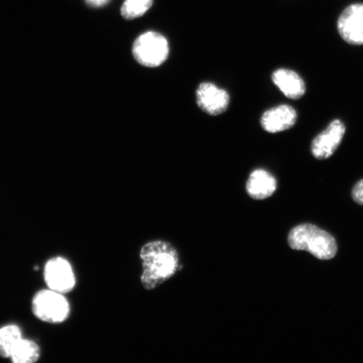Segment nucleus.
Instances as JSON below:
<instances>
[{"label": "nucleus", "mask_w": 363, "mask_h": 363, "mask_svg": "<svg viewBox=\"0 0 363 363\" xmlns=\"http://www.w3.org/2000/svg\"><path fill=\"white\" fill-rule=\"evenodd\" d=\"M143 272L140 276L143 286L152 290L174 277L179 269L178 251L163 240H154L144 245L140 253Z\"/></svg>", "instance_id": "obj_1"}, {"label": "nucleus", "mask_w": 363, "mask_h": 363, "mask_svg": "<svg viewBox=\"0 0 363 363\" xmlns=\"http://www.w3.org/2000/svg\"><path fill=\"white\" fill-rule=\"evenodd\" d=\"M288 242L292 249L307 251L320 260L333 259L337 252L333 235L311 224L294 227L289 234Z\"/></svg>", "instance_id": "obj_2"}, {"label": "nucleus", "mask_w": 363, "mask_h": 363, "mask_svg": "<svg viewBox=\"0 0 363 363\" xmlns=\"http://www.w3.org/2000/svg\"><path fill=\"white\" fill-rule=\"evenodd\" d=\"M31 308L40 320L50 324H60L70 315V305L65 294L52 289L40 290L35 294Z\"/></svg>", "instance_id": "obj_3"}, {"label": "nucleus", "mask_w": 363, "mask_h": 363, "mask_svg": "<svg viewBox=\"0 0 363 363\" xmlns=\"http://www.w3.org/2000/svg\"><path fill=\"white\" fill-rule=\"evenodd\" d=\"M133 53L140 65L156 67L162 65L169 57V43L161 34L148 31L135 40Z\"/></svg>", "instance_id": "obj_4"}, {"label": "nucleus", "mask_w": 363, "mask_h": 363, "mask_svg": "<svg viewBox=\"0 0 363 363\" xmlns=\"http://www.w3.org/2000/svg\"><path fill=\"white\" fill-rule=\"evenodd\" d=\"M44 280L49 289L66 294L72 291L76 285L74 269L65 258L56 257L45 263Z\"/></svg>", "instance_id": "obj_5"}, {"label": "nucleus", "mask_w": 363, "mask_h": 363, "mask_svg": "<svg viewBox=\"0 0 363 363\" xmlns=\"http://www.w3.org/2000/svg\"><path fill=\"white\" fill-rule=\"evenodd\" d=\"M337 28L345 42L354 45H363V4L347 7L339 17Z\"/></svg>", "instance_id": "obj_6"}, {"label": "nucleus", "mask_w": 363, "mask_h": 363, "mask_svg": "<svg viewBox=\"0 0 363 363\" xmlns=\"http://www.w3.org/2000/svg\"><path fill=\"white\" fill-rule=\"evenodd\" d=\"M346 127L342 121L335 120L323 133L318 135L311 144V152L318 160H325L333 156L342 143Z\"/></svg>", "instance_id": "obj_7"}, {"label": "nucleus", "mask_w": 363, "mask_h": 363, "mask_svg": "<svg viewBox=\"0 0 363 363\" xmlns=\"http://www.w3.org/2000/svg\"><path fill=\"white\" fill-rule=\"evenodd\" d=\"M196 99L199 107L211 116L221 115L228 108L230 103L228 93L211 83L199 86Z\"/></svg>", "instance_id": "obj_8"}, {"label": "nucleus", "mask_w": 363, "mask_h": 363, "mask_svg": "<svg viewBox=\"0 0 363 363\" xmlns=\"http://www.w3.org/2000/svg\"><path fill=\"white\" fill-rule=\"evenodd\" d=\"M297 112L289 106H279L266 111L261 119L263 130L269 133H278L291 129L296 124Z\"/></svg>", "instance_id": "obj_9"}, {"label": "nucleus", "mask_w": 363, "mask_h": 363, "mask_svg": "<svg viewBox=\"0 0 363 363\" xmlns=\"http://www.w3.org/2000/svg\"><path fill=\"white\" fill-rule=\"evenodd\" d=\"M272 82L286 97L291 99H299L306 94V86L301 76L296 72L281 68L272 75Z\"/></svg>", "instance_id": "obj_10"}, {"label": "nucleus", "mask_w": 363, "mask_h": 363, "mask_svg": "<svg viewBox=\"0 0 363 363\" xmlns=\"http://www.w3.org/2000/svg\"><path fill=\"white\" fill-rule=\"evenodd\" d=\"M277 189L274 176L263 169L253 171L247 183V192L250 197L262 201L272 196Z\"/></svg>", "instance_id": "obj_11"}, {"label": "nucleus", "mask_w": 363, "mask_h": 363, "mask_svg": "<svg viewBox=\"0 0 363 363\" xmlns=\"http://www.w3.org/2000/svg\"><path fill=\"white\" fill-rule=\"evenodd\" d=\"M40 350L33 340L22 338L12 351L10 359L13 363H34L39 360Z\"/></svg>", "instance_id": "obj_12"}, {"label": "nucleus", "mask_w": 363, "mask_h": 363, "mask_svg": "<svg viewBox=\"0 0 363 363\" xmlns=\"http://www.w3.org/2000/svg\"><path fill=\"white\" fill-rule=\"evenodd\" d=\"M19 326L8 325L0 328V357L10 358L18 342L22 339Z\"/></svg>", "instance_id": "obj_13"}, {"label": "nucleus", "mask_w": 363, "mask_h": 363, "mask_svg": "<svg viewBox=\"0 0 363 363\" xmlns=\"http://www.w3.org/2000/svg\"><path fill=\"white\" fill-rule=\"evenodd\" d=\"M153 0H125L121 15L126 20H133L144 15L152 7Z\"/></svg>", "instance_id": "obj_14"}, {"label": "nucleus", "mask_w": 363, "mask_h": 363, "mask_svg": "<svg viewBox=\"0 0 363 363\" xmlns=\"http://www.w3.org/2000/svg\"><path fill=\"white\" fill-rule=\"evenodd\" d=\"M352 196L353 201L363 206V179L357 182L352 189Z\"/></svg>", "instance_id": "obj_15"}, {"label": "nucleus", "mask_w": 363, "mask_h": 363, "mask_svg": "<svg viewBox=\"0 0 363 363\" xmlns=\"http://www.w3.org/2000/svg\"><path fill=\"white\" fill-rule=\"evenodd\" d=\"M90 6L101 7L108 2V0H86Z\"/></svg>", "instance_id": "obj_16"}]
</instances>
